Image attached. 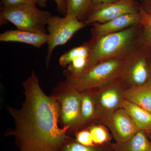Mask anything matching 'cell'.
<instances>
[{
	"label": "cell",
	"instance_id": "cell-1",
	"mask_svg": "<svg viewBox=\"0 0 151 151\" xmlns=\"http://www.w3.org/2000/svg\"><path fill=\"white\" fill-rule=\"evenodd\" d=\"M22 85L25 99L22 108H7L15 127L7 130L4 137H14L19 151H59L71 136L68 134V127H59L56 100L44 92L34 71Z\"/></svg>",
	"mask_w": 151,
	"mask_h": 151
},
{
	"label": "cell",
	"instance_id": "cell-2",
	"mask_svg": "<svg viewBox=\"0 0 151 151\" xmlns=\"http://www.w3.org/2000/svg\"><path fill=\"white\" fill-rule=\"evenodd\" d=\"M140 23L119 32L88 42L90 54L85 71L98 63L112 58H124L140 45Z\"/></svg>",
	"mask_w": 151,
	"mask_h": 151
},
{
	"label": "cell",
	"instance_id": "cell-3",
	"mask_svg": "<svg viewBox=\"0 0 151 151\" xmlns=\"http://www.w3.org/2000/svg\"><path fill=\"white\" fill-rule=\"evenodd\" d=\"M124 58L106 60L77 75H66L69 86L80 92L91 90L119 78Z\"/></svg>",
	"mask_w": 151,
	"mask_h": 151
},
{
	"label": "cell",
	"instance_id": "cell-4",
	"mask_svg": "<svg viewBox=\"0 0 151 151\" xmlns=\"http://www.w3.org/2000/svg\"><path fill=\"white\" fill-rule=\"evenodd\" d=\"M52 15L47 11H42L37 6L22 4L9 7H1V24L9 22L17 29L38 33L47 34V22Z\"/></svg>",
	"mask_w": 151,
	"mask_h": 151
},
{
	"label": "cell",
	"instance_id": "cell-5",
	"mask_svg": "<svg viewBox=\"0 0 151 151\" xmlns=\"http://www.w3.org/2000/svg\"><path fill=\"white\" fill-rule=\"evenodd\" d=\"M59 108V122L62 127H68V134L74 135L81 129L80 121L81 92L60 82L52 92Z\"/></svg>",
	"mask_w": 151,
	"mask_h": 151
},
{
	"label": "cell",
	"instance_id": "cell-6",
	"mask_svg": "<svg viewBox=\"0 0 151 151\" xmlns=\"http://www.w3.org/2000/svg\"><path fill=\"white\" fill-rule=\"evenodd\" d=\"M151 50L139 45L124 58L119 78L126 89L148 82Z\"/></svg>",
	"mask_w": 151,
	"mask_h": 151
},
{
	"label": "cell",
	"instance_id": "cell-7",
	"mask_svg": "<svg viewBox=\"0 0 151 151\" xmlns=\"http://www.w3.org/2000/svg\"><path fill=\"white\" fill-rule=\"evenodd\" d=\"M126 88L119 78L92 90L96 106L98 123L105 125L115 111L123 108Z\"/></svg>",
	"mask_w": 151,
	"mask_h": 151
},
{
	"label": "cell",
	"instance_id": "cell-8",
	"mask_svg": "<svg viewBox=\"0 0 151 151\" xmlns=\"http://www.w3.org/2000/svg\"><path fill=\"white\" fill-rule=\"evenodd\" d=\"M86 26L84 22L75 17L66 15L61 17L51 16L47 27L49 36L47 54L45 58L47 67H49L55 49L65 44L76 33Z\"/></svg>",
	"mask_w": 151,
	"mask_h": 151
},
{
	"label": "cell",
	"instance_id": "cell-9",
	"mask_svg": "<svg viewBox=\"0 0 151 151\" xmlns=\"http://www.w3.org/2000/svg\"><path fill=\"white\" fill-rule=\"evenodd\" d=\"M139 4L136 0H119L115 2L93 5L84 21L87 25L103 23L127 14L140 12Z\"/></svg>",
	"mask_w": 151,
	"mask_h": 151
},
{
	"label": "cell",
	"instance_id": "cell-10",
	"mask_svg": "<svg viewBox=\"0 0 151 151\" xmlns=\"http://www.w3.org/2000/svg\"><path fill=\"white\" fill-rule=\"evenodd\" d=\"M116 143H123L139 131L124 108L118 109L105 124Z\"/></svg>",
	"mask_w": 151,
	"mask_h": 151
},
{
	"label": "cell",
	"instance_id": "cell-11",
	"mask_svg": "<svg viewBox=\"0 0 151 151\" xmlns=\"http://www.w3.org/2000/svg\"><path fill=\"white\" fill-rule=\"evenodd\" d=\"M141 10V9H140ZM141 18V12L137 13L123 15L103 23L92 24V37L93 41L104 36L122 31L139 23Z\"/></svg>",
	"mask_w": 151,
	"mask_h": 151
},
{
	"label": "cell",
	"instance_id": "cell-12",
	"mask_svg": "<svg viewBox=\"0 0 151 151\" xmlns=\"http://www.w3.org/2000/svg\"><path fill=\"white\" fill-rule=\"evenodd\" d=\"M48 34H40L17 29L6 31L0 34L1 42H18L26 44L35 48H40L47 43Z\"/></svg>",
	"mask_w": 151,
	"mask_h": 151
},
{
	"label": "cell",
	"instance_id": "cell-13",
	"mask_svg": "<svg viewBox=\"0 0 151 151\" xmlns=\"http://www.w3.org/2000/svg\"><path fill=\"white\" fill-rule=\"evenodd\" d=\"M81 97L80 121L82 129L98 123V121L92 90L81 92Z\"/></svg>",
	"mask_w": 151,
	"mask_h": 151
},
{
	"label": "cell",
	"instance_id": "cell-14",
	"mask_svg": "<svg viewBox=\"0 0 151 151\" xmlns=\"http://www.w3.org/2000/svg\"><path fill=\"white\" fill-rule=\"evenodd\" d=\"M124 98L151 113V83L126 89Z\"/></svg>",
	"mask_w": 151,
	"mask_h": 151
},
{
	"label": "cell",
	"instance_id": "cell-15",
	"mask_svg": "<svg viewBox=\"0 0 151 151\" xmlns=\"http://www.w3.org/2000/svg\"><path fill=\"white\" fill-rule=\"evenodd\" d=\"M111 146L113 151H151V140L146 132L139 130L125 142H112Z\"/></svg>",
	"mask_w": 151,
	"mask_h": 151
},
{
	"label": "cell",
	"instance_id": "cell-16",
	"mask_svg": "<svg viewBox=\"0 0 151 151\" xmlns=\"http://www.w3.org/2000/svg\"><path fill=\"white\" fill-rule=\"evenodd\" d=\"M123 108L139 130L147 133L151 132V113L126 100L123 103Z\"/></svg>",
	"mask_w": 151,
	"mask_h": 151
},
{
	"label": "cell",
	"instance_id": "cell-17",
	"mask_svg": "<svg viewBox=\"0 0 151 151\" xmlns=\"http://www.w3.org/2000/svg\"><path fill=\"white\" fill-rule=\"evenodd\" d=\"M64 1L66 7V15L75 17L82 21L88 16L93 6L92 0Z\"/></svg>",
	"mask_w": 151,
	"mask_h": 151
},
{
	"label": "cell",
	"instance_id": "cell-18",
	"mask_svg": "<svg viewBox=\"0 0 151 151\" xmlns=\"http://www.w3.org/2000/svg\"><path fill=\"white\" fill-rule=\"evenodd\" d=\"M90 52V46L88 42L80 46L71 49L63 54L59 59L60 65L66 67L76 58L80 57L89 58Z\"/></svg>",
	"mask_w": 151,
	"mask_h": 151
},
{
	"label": "cell",
	"instance_id": "cell-19",
	"mask_svg": "<svg viewBox=\"0 0 151 151\" xmlns=\"http://www.w3.org/2000/svg\"><path fill=\"white\" fill-rule=\"evenodd\" d=\"M111 143L103 145L86 146L78 142L75 138L70 137L63 144L58 151H113Z\"/></svg>",
	"mask_w": 151,
	"mask_h": 151
},
{
	"label": "cell",
	"instance_id": "cell-20",
	"mask_svg": "<svg viewBox=\"0 0 151 151\" xmlns=\"http://www.w3.org/2000/svg\"><path fill=\"white\" fill-rule=\"evenodd\" d=\"M94 145H103L111 144L113 139L108 127L104 124L97 123L88 127Z\"/></svg>",
	"mask_w": 151,
	"mask_h": 151
},
{
	"label": "cell",
	"instance_id": "cell-21",
	"mask_svg": "<svg viewBox=\"0 0 151 151\" xmlns=\"http://www.w3.org/2000/svg\"><path fill=\"white\" fill-rule=\"evenodd\" d=\"M140 7L141 32L140 45L151 50V17L143 10L141 6Z\"/></svg>",
	"mask_w": 151,
	"mask_h": 151
},
{
	"label": "cell",
	"instance_id": "cell-22",
	"mask_svg": "<svg viewBox=\"0 0 151 151\" xmlns=\"http://www.w3.org/2000/svg\"><path fill=\"white\" fill-rule=\"evenodd\" d=\"M47 2V0H1V7H9L19 5L29 4L44 8Z\"/></svg>",
	"mask_w": 151,
	"mask_h": 151
},
{
	"label": "cell",
	"instance_id": "cell-23",
	"mask_svg": "<svg viewBox=\"0 0 151 151\" xmlns=\"http://www.w3.org/2000/svg\"><path fill=\"white\" fill-rule=\"evenodd\" d=\"M74 135L76 141L81 145L86 146H95L93 142L91 133L88 128L79 130Z\"/></svg>",
	"mask_w": 151,
	"mask_h": 151
},
{
	"label": "cell",
	"instance_id": "cell-24",
	"mask_svg": "<svg viewBox=\"0 0 151 151\" xmlns=\"http://www.w3.org/2000/svg\"><path fill=\"white\" fill-rule=\"evenodd\" d=\"M56 3L57 10L60 13L63 15H66V7L64 0H54Z\"/></svg>",
	"mask_w": 151,
	"mask_h": 151
},
{
	"label": "cell",
	"instance_id": "cell-25",
	"mask_svg": "<svg viewBox=\"0 0 151 151\" xmlns=\"http://www.w3.org/2000/svg\"><path fill=\"white\" fill-rule=\"evenodd\" d=\"M142 4H140L144 11L149 14H151V0H141Z\"/></svg>",
	"mask_w": 151,
	"mask_h": 151
},
{
	"label": "cell",
	"instance_id": "cell-26",
	"mask_svg": "<svg viewBox=\"0 0 151 151\" xmlns=\"http://www.w3.org/2000/svg\"><path fill=\"white\" fill-rule=\"evenodd\" d=\"M119 0H92L93 5L115 2Z\"/></svg>",
	"mask_w": 151,
	"mask_h": 151
},
{
	"label": "cell",
	"instance_id": "cell-27",
	"mask_svg": "<svg viewBox=\"0 0 151 151\" xmlns=\"http://www.w3.org/2000/svg\"><path fill=\"white\" fill-rule=\"evenodd\" d=\"M149 73H150V76H149L148 82L151 83V50L150 60H149Z\"/></svg>",
	"mask_w": 151,
	"mask_h": 151
},
{
	"label": "cell",
	"instance_id": "cell-28",
	"mask_svg": "<svg viewBox=\"0 0 151 151\" xmlns=\"http://www.w3.org/2000/svg\"><path fill=\"white\" fill-rule=\"evenodd\" d=\"M147 134L151 140V132L150 133H147Z\"/></svg>",
	"mask_w": 151,
	"mask_h": 151
},
{
	"label": "cell",
	"instance_id": "cell-29",
	"mask_svg": "<svg viewBox=\"0 0 151 151\" xmlns=\"http://www.w3.org/2000/svg\"><path fill=\"white\" fill-rule=\"evenodd\" d=\"M136 1H141V0H136Z\"/></svg>",
	"mask_w": 151,
	"mask_h": 151
},
{
	"label": "cell",
	"instance_id": "cell-30",
	"mask_svg": "<svg viewBox=\"0 0 151 151\" xmlns=\"http://www.w3.org/2000/svg\"><path fill=\"white\" fill-rule=\"evenodd\" d=\"M149 15H150V16L151 17V14H149Z\"/></svg>",
	"mask_w": 151,
	"mask_h": 151
}]
</instances>
